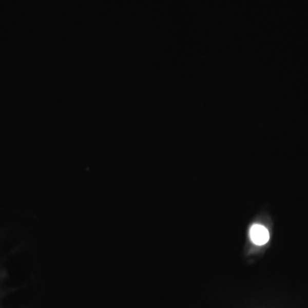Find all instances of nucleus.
<instances>
[{
    "label": "nucleus",
    "mask_w": 308,
    "mask_h": 308,
    "mask_svg": "<svg viewBox=\"0 0 308 308\" xmlns=\"http://www.w3.org/2000/svg\"><path fill=\"white\" fill-rule=\"evenodd\" d=\"M250 237L254 244H256L258 246H262L268 242L270 235L264 226L254 224L250 228Z\"/></svg>",
    "instance_id": "obj_1"
}]
</instances>
